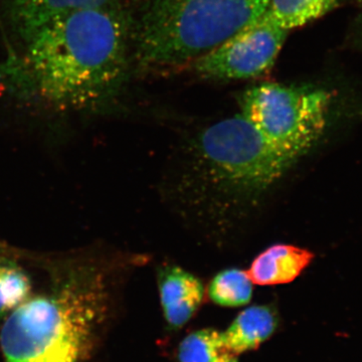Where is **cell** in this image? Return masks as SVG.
<instances>
[{
  "label": "cell",
  "mask_w": 362,
  "mask_h": 362,
  "mask_svg": "<svg viewBox=\"0 0 362 362\" xmlns=\"http://www.w3.org/2000/svg\"><path fill=\"white\" fill-rule=\"evenodd\" d=\"M8 66L11 85L59 109H83L113 96L128 68L129 25L113 2L57 16L25 37Z\"/></svg>",
  "instance_id": "cell-1"
},
{
  "label": "cell",
  "mask_w": 362,
  "mask_h": 362,
  "mask_svg": "<svg viewBox=\"0 0 362 362\" xmlns=\"http://www.w3.org/2000/svg\"><path fill=\"white\" fill-rule=\"evenodd\" d=\"M106 274L90 263L59 271L47 291L6 316L4 362H86L109 311Z\"/></svg>",
  "instance_id": "cell-2"
},
{
  "label": "cell",
  "mask_w": 362,
  "mask_h": 362,
  "mask_svg": "<svg viewBox=\"0 0 362 362\" xmlns=\"http://www.w3.org/2000/svg\"><path fill=\"white\" fill-rule=\"evenodd\" d=\"M270 0H146L134 32L142 68L192 63L263 16Z\"/></svg>",
  "instance_id": "cell-3"
},
{
  "label": "cell",
  "mask_w": 362,
  "mask_h": 362,
  "mask_svg": "<svg viewBox=\"0 0 362 362\" xmlns=\"http://www.w3.org/2000/svg\"><path fill=\"white\" fill-rule=\"evenodd\" d=\"M195 147L207 182L221 194L235 199L258 197L298 161L242 115L207 127L197 138Z\"/></svg>",
  "instance_id": "cell-4"
},
{
  "label": "cell",
  "mask_w": 362,
  "mask_h": 362,
  "mask_svg": "<svg viewBox=\"0 0 362 362\" xmlns=\"http://www.w3.org/2000/svg\"><path fill=\"white\" fill-rule=\"evenodd\" d=\"M330 104L320 88L263 83L243 93L240 115L299 160L322 136Z\"/></svg>",
  "instance_id": "cell-5"
},
{
  "label": "cell",
  "mask_w": 362,
  "mask_h": 362,
  "mask_svg": "<svg viewBox=\"0 0 362 362\" xmlns=\"http://www.w3.org/2000/svg\"><path fill=\"white\" fill-rule=\"evenodd\" d=\"M288 35L265 13L194 59L195 73L221 81L261 77L273 68Z\"/></svg>",
  "instance_id": "cell-6"
},
{
  "label": "cell",
  "mask_w": 362,
  "mask_h": 362,
  "mask_svg": "<svg viewBox=\"0 0 362 362\" xmlns=\"http://www.w3.org/2000/svg\"><path fill=\"white\" fill-rule=\"evenodd\" d=\"M163 316L171 330H178L192 320L206 296L201 279L178 266L160 268L157 275Z\"/></svg>",
  "instance_id": "cell-7"
},
{
  "label": "cell",
  "mask_w": 362,
  "mask_h": 362,
  "mask_svg": "<svg viewBox=\"0 0 362 362\" xmlns=\"http://www.w3.org/2000/svg\"><path fill=\"white\" fill-rule=\"evenodd\" d=\"M313 259L314 255L303 247L273 245L256 257L247 273L252 284H288L296 280Z\"/></svg>",
  "instance_id": "cell-8"
},
{
  "label": "cell",
  "mask_w": 362,
  "mask_h": 362,
  "mask_svg": "<svg viewBox=\"0 0 362 362\" xmlns=\"http://www.w3.org/2000/svg\"><path fill=\"white\" fill-rule=\"evenodd\" d=\"M275 308L268 305L247 307L233 319L223 332L226 347L235 356L259 349L277 330Z\"/></svg>",
  "instance_id": "cell-9"
},
{
  "label": "cell",
  "mask_w": 362,
  "mask_h": 362,
  "mask_svg": "<svg viewBox=\"0 0 362 362\" xmlns=\"http://www.w3.org/2000/svg\"><path fill=\"white\" fill-rule=\"evenodd\" d=\"M111 2L113 0H7L9 16L23 39L62 14Z\"/></svg>",
  "instance_id": "cell-10"
},
{
  "label": "cell",
  "mask_w": 362,
  "mask_h": 362,
  "mask_svg": "<svg viewBox=\"0 0 362 362\" xmlns=\"http://www.w3.org/2000/svg\"><path fill=\"white\" fill-rule=\"evenodd\" d=\"M340 0H270L267 16L287 32L325 16Z\"/></svg>",
  "instance_id": "cell-11"
},
{
  "label": "cell",
  "mask_w": 362,
  "mask_h": 362,
  "mask_svg": "<svg viewBox=\"0 0 362 362\" xmlns=\"http://www.w3.org/2000/svg\"><path fill=\"white\" fill-rule=\"evenodd\" d=\"M178 362H239L226 347L223 332L202 328L183 338L178 345Z\"/></svg>",
  "instance_id": "cell-12"
},
{
  "label": "cell",
  "mask_w": 362,
  "mask_h": 362,
  "mask_svg": "<svg viewBox=\"0 0 362 362\" xmlns=\"http://www.w3.org/2000/svg\"><path fill=\"white\" fill-rule=\"evenodd\" d=\"M252 285L247 271L226 269L216 274L211 281L207 287V296L218 306L237 308L250 303Z\"/></svg>",
  "instance_id": "cell-13"
},
{
  "label": "cell",
  "mask_w": 362,
  "mask_h": 362,
  "mask_svg": "<svg viewBox=\"0 0 362 362\" xmlns=\"http://www.w3.org/2000/svg\"><path fill=\"white\" fill-rule=\"evenodd\" d=\"M32 282L14 257L0 256V318L30 297Z\"/></svg>",
  "instance_id": "cell-14"
},
{
  "label": "cell",
  "mask_w": 362,
  "mask_h": 362,
  "mask_svg": "<svg viewBox=\"0 0 362 362\" xmlns=\"http://www.w3.org/2000/svg\"><path fill=\"white\" fill-rule=\"evenodd\" d=\"M16 252L6 243L0 240V256L16 257Z\"/></svg>",
  "instance_id": "cell-15"
},
{
  "label": "cell",
  "mask_w": 362,
  "mask_h": 362,
  "mask_svg": "<svg viewBox=\"0 0 362 362\" xmlns=\"http://www.w3.org/2000/svg\"><path fill=\"white\" fill-rule=\"evenodd\" d=\"M357 33H358L359 39H361L362 42V7L358 18H357Z\"/></svg>",
  "instance_id": "cell-16"
}]
</instances>
